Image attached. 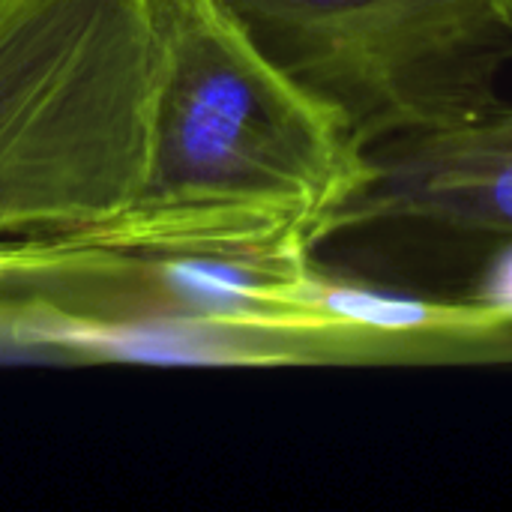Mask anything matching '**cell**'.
Returning <instances> with one entry per match:
<instances>
[{
	"mask_svg": "<svg viewBox=\"0 0 512 512\" xmlns=\"http://www.w3.org/2000/svg\"><path fill=\"white\" fill-rule=\"evenodd\" d=\"M228 3L369 153L504 105L498 81L512 60V0Z\"/></svg>",
	"mask_w": 512,
	"mask_h": 512,
	"instance_id": "277c9868",
	"label": "cell"
},
{
	"mask_svg": "<svg viewBox=\"0 0 512 512\" xmlns=\"http://www.w3.org/2000/svg\"><path fill=\"white\" fill-rule=\"evenodd\" d=\"M0 333L75 363L282 366L360 348L354 288L219 216L132 201L0 243Z\"/></svg>",
	"mask_w": 512,
	"mask_h": 512,
	"instance_id": "6da1fadb",
	"label": "cell"
},
{
	"mask_svg": "<svg viewBox=\"0 0 512 512\" xmlns=\"http://www.w3.org/2000/svg\"><path fill=\"white\" fill-rule=\"evenodd\" d=\"M153 18L150 150L135 201L219 216L300 252L336 234L375 153L228 0H153Z\"/></svg>",
	"mask_w": 512,
	"mask_h": 512,
	"instance_id": "7a4b0ae2",
	"label": "cell"
},
{
	"mask_svg": "<svg viewBox=\"0 0 512 512\" xmlns=\"http://www.w3.org/2000/svg\"><path fill=\"white\" fill-rule=\"evenodd\" d=\"M153 87V0H0V243L138 198Z\"/></svg>",
	"mask_w": 512,
	"mask_h": 512,
	"instance_id": "3957f363",
	"label": "cell"
},
{
	"mask_svg": "<svg viewBox=\"0 0 512 512\" xmlns=\"http://www.w3.org/2000/svg\"><path fill=\"white\" fill-rule=\"evenodd\" d=\"M381 222L512 240V105L450 132L381 147L339 231Z\"/></svg>",
	"mask_w": 512,
	"mask_h": 512,
	"instance_id": "5b68a950",
	"label": "cell"
}]
</instances>
